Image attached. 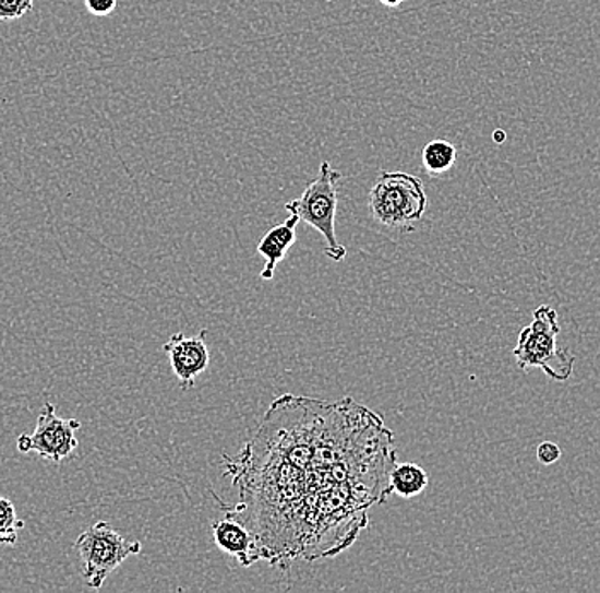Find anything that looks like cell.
Wrapping results in <instances>:
<instances>
[{"instance_id":"cell-3","label":"cell","mask_w":600,"mask_h":593,"mask_svg":"<svg viewBox=\"0 0 600 593\" xmlns=\"http://www.w3.org/2000/svg\"><path fill=\"white\" fill-rule=\"evenodd\" d=\"M425 187L420 178L405 171H381L369 193V211L382 226L413 232L415 224L425 216Z\"/></svg>"},{"instance_id":"cell-9","label":"cell","mask_w":600,"mask_h":593,"mask_svg":"<svg viewBox=\"0 0 600 593\" xmlns=\"http://www.w3.org/2000/svg\"><path fill=\"white\" fill-rule=\"evenodd\" d=\"M299 223V217L290 214L289 220H285L284 223L277 224L275 228L269 229V232L263 236V240L260 241V245H257V253L266 259L265 269H263L262 274H260L263 281L273 280L278 263L285 259L290 247L296 244V229Z\"/></svg>"},{"instance_id":"cell-5","label":"cell","mask_w":600,"mask_h":593,"mask_svg":"<svg viewBox=\"0 0 600 593\" xmlns=\"http://www.w3.org/2000/svg\"><path fill=\"white\" fill-rule=\"evenodd\" d=\"M75 550L81 558L82 577L87 586L99 590L118 566L130 556L141 555L142 544L118 534L108 522H96L79 535Z\"/></svg>"},{"instance_id":"cell-8","label":"cell","mask_w":600,"mask_h":593,"mask_svg":"<svg viewBox=\"0 0 600 593\" xmlns=\"http://www.w3.org/2000/svg\"><path fill=\"white\" fill-rule=\"evenodd\" d=\"M212 534L218 549L232 556L242 568H250L254 562L263 561L256 537L244 523L226 517L212 525Z\"/></svg>"},{"instance_id":"cell-10","label":"cell","mask_w":600,"mask_h":593,"mask_svg":"<svg viewBox=\"0 0 600 593\" xmlns=\"http://www.w3.org/2000/svg\"><path fill=\"white\" fill-rule=\"evenodd\" d=\"M389 484L393 493L401 498L411 499L425 491L429 486V476L420 465L406 462V464L394 465L391 471Z\"/></svg>"},{"instance_id":"cell-6","label":"cell","mask_w":600,"mask_h":593,"mask_svg":"<svg viewBox=\"0 0 600 593\" xmlns=\"http://www.w3.org/2000/svg\"><path fill=\"white\" fill-rule=\"evenodd\" d=\"M77 429H81V423L77 419L57 416L55 405L51 402H45L39 411L35 431L32 435L24 432L17 438V452L38 453L41 459L60 464L77 450L79 440L75 437Z\"/></svg>"},{"instance_id":"cell-4","label":"cell","mask_w":600,"mask_h":593,"mask_svg":"<svg viewBox=\"0 0 600 593\" xmlns=\"http://www.w3.org/2000/svg\"><path fill=\"white\" fill-rule=\"evenodd\" d=\"M344 175L332 168L327 162L321 163L320 175L305 187L296 201L285 204L293 216L320 232L326 240L324 252L335 262L347 257V248L336 238V209H338V187Z\"/></svg>"},{"instance_id":"cell-15","label":"cell","mask_w":600,"mask_h":593,"mask_svg":"<svg viewBox=\"0 0 600 593\" xmlns=\"http://www.w3.org/2000/svg\"><path fill=\"white\" fill-rule=\"evenodd\" d=\"M118 0H86V8L94 16H109L117 9Z\"/></svg>"},{"instance_id":"cell-7","label":"cell","mask_w":600,"mask_h":593,"mask_svg":"<svg viewBox=\"0 0 600 593\" xmlns=\"http://www.w3.org/2000/svg\"><path fill=\"white\" fill-rule=\"evenodd\" d=\"M207 331L203 329L199 335L187 337L184 334H175L163 346L164 353L168 354L172 371L180 381L183 390H190L195 386L196 378L207 371L211 365V351L205 342Z\"/></svg>"},{"instance_id":"cell-2","label":"cell","mask_w":600,"mask_h":593,"mask_svg":"<svg viewBox=\"0 0 600 593\" xmlns=\"http://www.w3.org/2000/svg\"><path fill=\"white\" fill-rule=\"evenodd\" d=\"M562 329L557 311L550 305H541L532 315V323L524 327L518 335L514 358L523 371L539 368L554 381H566L575 371V356L557 346Z\"/></svg>"},{"instance_id":"cell-14","label":"cell","mask_w":600,"mask_h":593,"mask_svg":"<svg viewBox=\"0 0 600 593\" xmlns=\"http://www.w3.org/2000/svg\"><path fill=\"white\" fill-rule=\"evenodd\" d=\"M538 460L542 465L556 464L557 460L562 459V448L557 447L553 441H542L538 447Z\"/></svg>"},{"instance_id":"cell-1","label":"cell","mask_w":600,"mask_h":593,"mask_svg":"<svg viewBox=\"0 0 600 593\" xmlns=\"http://www.w3.org/2000/svg\"><path fill=\"white\" fill-rule=\"evenodd\" d=\"M396 464L393 431L371 408L285 393L238 456L224 455L241 498L224 515L253 532L268 565L335 558L393 495Z\"/></svg>"},{"instance_id":"cell-13","label":"cell","mask_w":600,"mask_h":593,"mask_svg":"<svg viewBox=\"0 0 600 593\" xmlns=\"http://www.w3.org/2000/svg\"><path fill=\"white\" fill-rule=\"evenodd\" d=\"M35 0H0V21H16L33 11Z\"/></svg>"},{"instance_id":"cell-11","label":"cell","mask_w":600,"mask_h":593,"mask_svg":"<svg viewBox=\"0 0 600 593\" xmlns=\"http://www.w3.org/2000/svg\"><path fill=\"white\" fill-rule=\"evenodd\" d=\"M457 162V150L453 142L435 139L421 151V165L430 175L447 174Z\"/></svg>"},{"instance_id":"cell-16","label":"cell","mask_w":600,"mask_h":593,"mask_svg":"<svg viewBox=\"0 0 600 593\" xmlns=\"http://www.w3.org/2000/svg\"><path fill=\"white\" fill-rule=\"evenodd\" d=\"M379 2H381L382 5H386V8L394 9L399 8L405 0H379Z\"/></svg>"},{"instance_id":"cell-12","label":"cell","mask_w":600,"mask_h":593,"mask_svg":"<svg viewBox=\"0 0 600 593\" xmlns=\"http://www.w3.org/2000/svg\"><path fill=\"white\" fill-rule=\"evenodd\" d=\"M24 522L17 519L16 507L11 499L0 496V546H14Z\"/></svg>"},{"instance_id":"cell-17","label":"cell","mask_w":600,"mask_h":593,"mask_svg":"<svg viewBox=\"0 0 600 593\" xmlns=\"http://www.w3.org/2000/svg\"><path fill=\"white\" fill-rule=\"evenodd\" d=\"M493 138L496 139V142H502L503 138H505V134H503V132H496V134L493 135Z\"/></svg>"}]
</instances>
